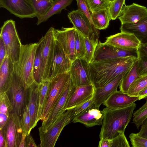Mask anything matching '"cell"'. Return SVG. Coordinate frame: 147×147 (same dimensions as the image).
Wrapping results in <instances>:
<instances>
[{
  "instance_id": "6da1fadb",
  "label": "cell",
  "mask_w": 147,
  "mask_h": 147,
  "mask_svg": "<svg viewBox=\"0 0 147 147\" xmlns=\"http://www.w3.org/2000/svg\"><path fill=\"white\" fill-rule=\"evenodd\" d=\"M137 57L130 56L88 64L89 76L95 88L103 86L119 75L126 73L137 61Z\"/></svg>"
},
{
  "instance_id": "7a4b0ae2",
  "label": "cell",
  "mask_w": 147,
  "mask_h": 147,
  "mask_svg": "<svg viewBox=\"0 0 147 147\" xmlns=\"http://www.w3.org/2000/svg\"><path fill=\"white\" fill-rule=\"evenodd\" d=\"M136 107V104L134 103L121 109H104L103 118L99 134L100 140L111 139L124 133Z\"/></svg>"
},
{
  "instance_id": "3957f363",
  "label": "cell",
  "mask_w": 147,
  "mask_h": 147,
  "mask_svg": "<svg viewBox=\"0 0 147 147\" xmlns=\"http://www.w3.org/2000/svg\"><path fill=\"white\" fill-rule=\"evenodd\" d=\"M38 45V42L22 45L18 61L14 66L17 75L28 88L35 82L33 68Z\"/></svg>"
},
{
  "instance_id": "277c9868",
  "label": "cell",
  "mask_w": 147,
  "mask_h": 147,
  "mask_svg": "<svg viewBox=\"0 0 147 147\" xmlns=\"http://www.w3.org/2000/svg\"><path fill=\"white\" fill-rule=\"evenodd\" d=\"M0 37L4 43L6 55L15 66L19 59L22 44L16 30L14 21L10 19L4 22L1 28Z\"/></svg>"
},
{
  "instance_id": "5b68a950",
  "label": "cell",
  "mask_w": 147,
  "mask_h": 147,
  "mask_svg": "<svg viewBox=\"0 0 147 147\" xmlns=\"http://www.w3.org/2000/svg\"><path fill=\"white\" fill-rule=\"evenodd\" d=\"M29 88L14 73L11 85L6 92L12 106V112L21 118L24 110L27 105Z\"/></svg>"
},
{
  "instance_id": "8992f818",
  "label": "cell",
  "mask_w": 147,
  "mask_h": 147,
  "mask_svg": "<svg viewBox=\"0 0 147 147\" xmlns=\"http://www.w3.org/2000/svg\"><path fill=\"white\" fill-rule=\"evenodd\" d=\"M54 28H50L41 38L42 49L41 54L40 76L41 82L49 79L53 63L55 50Z\"/></svg>"
},
{
  "instance_id": "52a82bcc",
  "label": "cell",
  "mask_w": 147,
  "mask_h": 147,
  "mask_svg": "<svg viewBox=\"0 0 147 147\" xmlns=\"http://www.w3.org/2000/svg\"><path fill=\"white\" fill-rule=\"evenodd\" d=\"M74 108L66 110L53 124L44 132L39 133L40 146L54 147L64 128L74 118Z\"/></svg>"
},
{
  "instance_id": "ba28073f",
  "label": "cell",
  "mask_w": 147,
  "mask_h": 147,
  "mask_svg": "<svg viewBox=\"0 0 147 147\" xmlns=\"http://www.w3.org/2000/svg\"><path fill=\"white\" fill-rule=\"evenodd\" d=\"M70 78L69 72L58 75L51 80L47 99L41 119L42 121L46 120L62 95Z\"/></svg>"
},
{
  "instance_id": "9c48e42d",
  "label": "cell",
  "mask_w": 147,
  "mask_h": 147,
  "mask_svg": "<svg viewBox=\"0 0 147 147\" xmlns=\"http://www.w3.org/2000/svg\"><path fill=\"white\" fill-rule=\"evenodd\" d=\"M75 87L70 78L62 95L46 120L42 121V126L39 128V133L44 132L66 110V108L69 100Z\"/></svg>"
},
{
  "instance_id": "30bf717a",
  "label": "cell",
  "mask_w": 147,
  "mask_h": 147,
  "mask_svg": "<svg viewBox=\"0 0 147 147\" xmlns=\"http://www.w3.org/2000/svg\"><path fill=\"white\" fill-rule=\"evenodd\" d=\"M0 130L4 136L6 147H19L23 132L21 118L16 113H10L8 120Z\"/></svg>"
},
{
  "instance_id": "8fae6325",
  "label": "cell",
  "mask_w": 147,
  "mask_h": 147,
  "mask_svg": "<svg viewBox=\"0 0 147 147\" xmlns=\"http://www.w3.org/2000/svg\"><path fill=\"white\" fill-rule=\"evenodd\" d=\"M130 56L137 57V50H124L99 41L91 62L103 61Z\"/></svg>"
},
{
  "instance_id": "7c38bea8",
  "label": "cell",
  "mask_w": 147,
  "mask_h": 147,
  "mask_svg": "<svg viewBox=\"0 0 147 147\" xmlns=\"http://www.w3.org/2000/svg\"><path fill=\"white\" fill-rule=\"evenodd\" d=\"M76 28L74 27L60 30L54 28L55 38L61 46L66 55L72 62L77 58L75 49Z\"/></svg>"
},
{
  "instance_id": "4fadbf2b",
  "label": "cell",
  "mask_w": 147,
  "mask_h": 147,
  "mask_svg": "<svg viewBox=\"0 0 147 147\" xmlns=\"http://www.w3.org/2000/svg\"><path fill=\"white\" fill-rule=\"evenodd\" d=\"M0 7L21 19L36 17L35 11L27 0H0Z\"/></svg>"
},
{
  "instance_id": "5bb4252c",
  "label": "cell",
  "mask_w": 147,
  "mask_h": 147,
  "mask_svg": "<svg viewBox=\"0 0 147 147\" xmlns=\"http://www.w3.org/2000/svg\"><path fill=\"white\" fill-rule=\"evenodd\" d=\"M67 16L74 27L84 37H98V30L92 26L88 18L79 9L70 12Z\"/></svg>"
},
{
  "instance_id": "9a60e30c",
  "label": "cell",
  "mask_w": 147,
  "mask_h": 147,
  "mask_svg": "<svg viewBox=\"0 0 147 147\" xmlns=\"http://www.w3.org/2000/svg\"><path fill=\"white\" fill-rule=\"evenodd\" d=\"M104 43L127 50H137L141 44L134 34L123 32L107 37Z\"/></svg>"
},
{
  "instance_id": "2e32d148",
  "label": "cell",
  "mask_w": 147,
  "mask_h": 147,
  "mask_svg": "<svg viewBox=\"0 0 147 147\" xmlns=\"http://www.w3.org/2000/svg\"><path fill=\"white\" fill-rule=\"evenodd\" d=\"M84 59L77 58L73 61L69 72L74 85L76 86L92 84L88 67Z\"/></svg>"
},
{
  "instance_id": "e0dca14e",
  "label": "cell",
  "mask_w": 147,
  "mask_h": 147,
  "mask_svg": "<svg viewBox=\"0 0 147 147\" xmlns=\"http://www.w3.org/2000/svg\"><path fill=\"white\" fill-rule=\"evenodd\" d=\"M71 63L59 43L55 39L54 54L49 79L51 80L58 75L69 72Z\"/></svg>"
},
{
  "instance_id": "ac0fdd59",
  "label": "cell",
  "mask_w": 147,
  "mask_h": 147,
  "mask_svg": "<svg viewBox=\"0 0 147 147\" xmlns=\"http://www.w3.org/2000/svg\"><path fill=\"white\" fill-rule=\"evenodd\" d=\"M147 16V8L145 6L133 3L125 5L118 17L121 24L136 23Z\"/></svg>"
},
{
  "instance_id": "d6986e66",
  "label": "cell",
  "mask_w": 147,
  "mask_h": 147,
  "mask_svg": "<svg viewBox=\"0 0 147 147\" xmlns=\"http://www.w3.org/2000/svg\"><path fill=\"white\" fill-rule=\"evenodd\" d=\"M126 73L119 75L103 86L95 88L92 99L96 108L99 109L101 105L108 97L117 90V88Z\"/></svg>"
},
{
  "instance_id": "ffe728a7",
  "label": "cell",
  "mask_w": 147,
  "mask_h": 147,
  "mask_svg": "<svg viewBox=\"0 0 147 147\" xmlns=\"http://www.w3.org/2000/svg\"><path fill=\"white\" fill-rule=\"evenodd\" d=\"M94 90L92 84L76 87L69 98L66 110L75 108L92 98Z\"/></svg>"
},
{
  "instance_id": "44dd1931",
  "label": "cell",
  "mask_w": 147,
  "mask_h": 147,
  "mask_svg": "<svg viewBox=\"0 0 147 147\" xmlns=\"http://www.w3.org/2000/svg\"><path fill=\"white\" fill-rule=\"evenodd\" d=\"M139 97L132 96L119 90L111 95L102 103L110 109H116L130 106L139 100Z\"/></svg>"
},
{
  "instance_id": "7402d4cb",
  "label": "cell",
  "mask_w": 147,
  "mask_h": 147,
  "mask_svg": "<svg viewBox=\"0 0 147 147\" xmlns=\"http://www.w3.org/2000/svg\"><path fill=\"white\" fill-rule=\"evenodd\" d=\"M103 118V111L95 107L90 108L74 117L72 122L80 123L88 127L101 125Z\"/></svg>"
},
{
  "instance_id": "603a6c76",
  "label": "cell",
  "mask_w": 147,
  "mask_h": 147,
  "mask_svg": "<svg viewBox=\"0 0 147 147\" xmlns=\"http://www.w3.org/2000/svg\"><path fill=\"white\" fill-rule=\"evenodd\" d=\"M14 71V65L6 55L0 65V94L6 92L9 88Z\"/></svg>"
},
{
  "instance_id": "cb8c5ba5",
  "label": "cell",
  "mask_w": 147,
  "mask_h": 147,
  "mask_svg": "<svg viewBox=\"0 0 147 147\" xmlns=\"http://www.w3.org/2000/svg\"><path fill=\"white\" fill-rule=\"evenodd\" d=\"M39 84L34 82L29 88L27 106L30 113L32 130L37 124L38 107Z\"/></svg>"
},
{
  "instance_id": "d4e9b609",
  "label": "cell",
  "mask_w": 147,
  "mask_h": 147,
  "mask_svg": "<svg viewBox=\"0 0 147 147\" xmlns=\"http://www.w3.org/2000/svg\"><path fill=\"white\" fill-rule=\"evenodd\" d=\"M120 30L134 34L142 44H147V16L136 23L121 24Z\"/></svg>"
},
{
  "instance_id": "484cf974",
  "label": "cell",
  "mask_w": 147,
  "mask_h": 147,
  "mask_svg": "<svg viewBox=\"0 0 147 147\" xmlns=\"http://www.w3.org/2000/svg\"><path fill=\"white\" fill-rule=\"evenodd\" d=\"M73 0H54L53 4L49 10L44 15L37 17V25L46 21L53 15L60 13L63 9L70 5Z\"/></svg>"
},
{
  "instance_id": "4316f807",
  "label": "cell",
  "mask_w": 147,
  "mask_h": 147,
  "mask_svg": "<svg viewBox=\"0 0 147 147\" xmlns=\"http://www.w3.org/2000/svg\"><path fill=\"white\" fill-rule=\"evenodd\" d=\"M91 17L94 27L99 30L107 28L111 20L108 8L91 13Z\"/></svg>"
},
{
  "instance_id": "83f0119b",
  "label": "cell",
  "mask_w": 147,
  "mask_h": 147,
  "mask_svg": "<svg viewBox=\"0 0 147 147\" xmlns=\"http://www.w3.org/2000/svg\"><path fill=\"white\" fill-rule=\"evenodd\" d=\"M51 82V81L48 79L39 84L38 107L37 116L38 122L41 120L47 100Z\"/></svg>"
},
{
  "instance_id": "f1b7e54d",
  "label": "cell",
  "mask_w": 147,
  "mask_h": 147,
  "mask_svg": "<svg viewBox=\"0 0 147 147\" xmlns=\"http://www.w3.org/2000/svg\"><path fill=\"white\" fill-rule=\"evenodd\" d=\"M137 61L125 74L119 85L120 90L124 93L127 94L131 85L139 76Z\"/></svg>"
},
{
  "instance_id": "f546056e",
  "label": "cell",
  "mask_w": 147,
  "mask_h": 147,
  "mask_svg": "<svg viewBox=\"0 0 147 147\" xmlns=\"http://www.w3.org/2000/svg\"><path fill=\"white\" fill-rule=\"evenodd\" d=\"M98 147H129V143L125 135L122 134L111 139L100 140Z\"/></svg>"
},
{
  "instance_id": "4dcf8cb0",
  "label": "cell",
  "mask_w": 147,
  "mask_h": 147,
  "mask_svg": "<svg viewBox=\"0 0 147 147\" xmlns=\"http://www.w3.org/2000/svg\"><path fill=\"white\" fill-rule=\"evenodd\" d=\"M139 76L147 74V44H141L137 49Z\"/></svg>"
},
{
  "instance_id": "1f68e13d",
  "label": "cell",
  "mask_w": 147,
  "mask_h": 147,
  "mask_svg": "<svg viewBox=\"0 0 147 147\" xmlns=\"http://www.w3.org/2000/svg\"><path fill=\"white\" fill-rule=\"evenodd\" d=\"M95 36L90 38L84 37L85 55L84 58L88 64L91 62L96 47L98 44V39Z\"/></svg>"
},
{
  "instance_id": "d6a6232c",
  "label": "cell",
  "mask_w": 147,
  "mask_h": 147,
  "mask_svg": "<svg viewBox=\"0 0 147 147\" xmlns=\"http://www.w3.org/2000/svg\"><path fill=\"white\" fill-rule=\"evenodd\" d=\"M35 11L36 17L45 14L52 5L54 0H27Z\"/></svg>"
},
{
  "instance_id": "836d02e7",
  "label": "cell",
  "mask_w": 147,
  "mask_h": 147,
  "mask_svg": "<svg viewBox=\"0 0 147 147\" xmlns=\"http://www.w3.org/2000/svg\"><path fill=\"white\" fill-rule=\"evenodd\" d=\"M147 87V74L139 76L131 85L127 94L138 96L139 92Z\"/></svg>"
},
{
  "instance_id": "e575fe53",
  "label": "cell",
  "mask_w": 147,
  "mask_h": 147,
  "mask_svg": "<svg viewBox=\"0 0 147 147\" xmlns=\"http://www.w3.org/2000/svg\"><path fill=\"white\" fill-rule=\"evenodd\" d=\"M34 63L33 74L35 82L38 84L41 82L40 76L41 54L42 49V40L40 39L38 42Z\"/></svg>"
},
{
  "instance_id": "d590c367",
  "label": "cell",
  "mask_w": 147,
  "mask_h": 147,
  "mask_svg": "<svg viewBox=\"0 0 147 147\" xmlns=\"http://www.w3.org/2000/svg\"><path fill=\"white\" fill-rule=\"evenodd\" d=\"M84 37L76 29L75 36V49L77 58L83 59L85 55Z\"/></svg>"
},
{
  "instance_id": "8d00e7d4",
  "label": "cell",
  "mask_w": 147,
  "mask_h": 147,
  "mask_svg": "<svg viewBox=\"0 0 147 147\" xmlns=\"http://www.w3.org/2000/svg\"><path fill=\"white\" fill-rule=\"evenodd\" d=\"M125 0H115L110 3L108 9L111 19L115 20L119 16Z\"/></svg>"
},
{
  "instance_id": "74e56055",
  "label": "cell",
  "mask_w": 147,
  "mask_h": 147,
  "mask_svg": "<svg viewBox=\"0 0 147 147\" xmlns=\"http://www.w3.org/2000/svg\"><path fill=\"white\" fill-rule=\"evenodd\" d=\"M91 13L108 8L110 3L108 0H86Z\"/></svg>"
},
{
  "instance_id": "f35d334b",
  "label": "cell",
  "mask_w": 147,
  "mask_h": 147,
  "mask_svg": "<svg viewBox=\"0 0 147 147\" xmlns=\"http://www.w3.org/2000/svg\"><path fill=\"white\" fill-rule=\"evenodd\" d=\"M12 111V104L6 92L0 94V113L9 115Z\"/></svg>"
},
{
  "instance_id": "ab89813d",
  "label": "cell",
  "mask_w": 147,
  "mask_h": 147,
  "mask_svg": "<svg viewBox=\"0 0 147 147\" xmlns=\"http://www.w3.org/2000/svg\"><path fill=\"white\" fill-rule=\"evenodd\" d=\"M21 121L23 132L27 134H30L31 130L30 127L31 119L28 109L27 105L24 109L21 117Z\"/></svg>"
},
{
  "instance_id": "60d3db41",
  "label": "cell",
  "mask_w": 147,
  "mask_h": 147,
  "mask_svg": "<svg viewBox=\"0 0 147 147\" xmlns=\"http://www.w3.org/2000/svg\"><path fill=\"white\" fill-rule=\"evenodd\" d=\"M129 138L132 147H147V138L133 133L129 134Z\"/></svg>"
},
{
  "instance_id": "b9f144b4",
  "label": "cell",
  "mask_w": 147,
  "mask_h": 147,
  "mask_svg": "<svg viewBox=\"0 0 147 147\" xmlns=\"http://www.w3.org/2000/svg\"><path fill=\"white\" fill-rule=\"evenodd\" d=\"M94 107H95V106L92 98L74 108V118L86 110Z\"/></svg>"
},
{
  "instance_id": "7bdbcfd3",
  "label": "cell",
  "mask_w": 147,
  "mask_h": 147,
  "mask_svg": "<svg viewBox=\"0 0 147 147\" xmlns=\"http://www.w3.org/2000/svg\"><path fill=\"white\" fill-rule=\"evenodd\" d=\"M133 123L139 129L147 118V108L137 113H133Z\"/></svg>"
},
{
  "instance_id": "ee69618b",
  "label": "cell",
  "mask_w": 147,
  "mask_h": 147,
  "mask_svg": "<svg viewBox=\"0 0 147 147\" xmlns=\"http://www.w3.org/2000/svg\"><path fill=\"white\" fill-rule=\"evenodd\" d=\"M76 0L77 3L78 9L80 10L88 18L92 26L95 28L93 23L91 14L90 12L86 0Z\"/></svg>"
},
{
  "instance_id": "f6af8a7d",
  "label": "cell",
  "mask_w": 147,
  "mask_h": 147,
  "mask_svg": "<svg viewBox=\"0 0 147 147\" xmlns=\"http://www.w3.org/2000/svg\"><path fill=\"white\" fill-rule=\"evenodd\" d=\"M6 55V49L3 40L0 37V65L2 63Z\"/></svg>"
},
{
  "instance_id": "bcb514c9",
  "label": "cell",
  "mask_w": 147,
  "mask_h": 147,
  "mask_svg": "<svg viewBox=\"0 0 147 147\" xmlns=\"http://www.w3.org/2000/svg\"><path fill=\"white\" fill-rule=\"evenodd\" d=\"M137 134L141 136L147 138V118L141 125L140 129Z\"/></svg>"
},
{
  "instance_id": "7dc6e473",
  "label": "cell",
  "mask_w": 147,
  "mask_h": 147,
  "mask_svg": "<svg viewBox=\"0 0 147 147\" xmlns=\"http://www.w3.org/2000/svg\"><path fill=\"white\" fill-rule=\"evenodd\" d=\"M37 146L34 139L30 134H27L26 139L25 147H36Z\"/></svg>"
},
{
  "instance_id": "c3c4849f",
  "label": "cell",
  "mask_w": 147,
  "mask_h": 147,
  "mask_svg": "<svg viewBox=\"0 0 147 147\" xmlns=\"http://www.w3.org/2000/svg\"><path fill=\"white\" fill-rule=\"evenodd\" d=\"M9 115L0 113V129H2L5 125Z\"/></svg>"
},
{
  "instance_id": "681fc988",
  "label": "cell",
  "mask_w": 147,
  "mask_h": 147,
  "mask_svg": "<svg viewBox=\"0 0 147 147\" xmlns=\"http://www.w3.org/2000/svg\"><path fill=\"white\" fill-rule=\"evenodd\" d=\"M138 96L139 100L146 98L147 97V87L139 92Z\"/></svg>"
},
{
  "instance_id": "f907efd6",
  "label": "cell",
  "mask_w": 147,
  "mask_h": 147,
  "mask_svg": "<svg viewBox=\"0 0 147 147\" xmlns=\"http://www.w3.org/2000/svg\"><path fill=\"white\" fill-rule=\"evenodd\" d=\"M27 135L25 132H23L19 147H25L26 139Z\"/></svg>"
},
{
  "instance_id": "816d5d0a",
  "label": "cell",
  "mask_w": 147,
  "mask_h": 147,
  "mask_svg": "<svg viewBox=\"0 0 147 147\" xmlns=\"http://www.w3.org/2000/svg\"><path fill=\"white\" fill-rule=\"evenodd\" d=\"M0 147H6L5 139L3 134L0 131Z\"/></svg>"
},
{
  "instance_id": "f5cc1de1",
  "label": "cell",
  "mask_w": 147,
  "mask_h": 147,
  "mask_svg": "<svg viewBox=\"0 0 147 147\" xmlns=\"http://www.w3.org/2000/svg\"><path fill=\"white\" fill-rule=\"evenodd\" d=\"M115 0H108V1L109 2L111 3Z\"/></svg>"
},
{
  "instance_id": "db71d44e",
  "label": "cell",
  "mask_w": 147,
  "mask_h": 147,
  "mask_svg": "<svg viewBox=\"0 0 147 147\" xmlns=\"http://www.w3.org/2000/svg\"><path fill=\"white\" fill-rule=\"evenodd\" d=\"M146 103H147V97L146 98Z\"/></svg>"
}]
</instances>
